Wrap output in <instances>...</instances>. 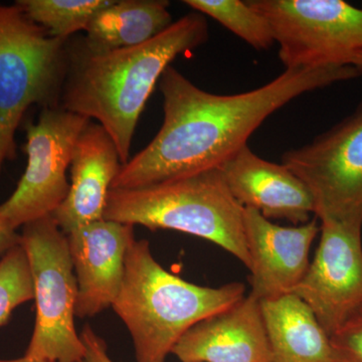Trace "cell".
I'll list each match as a JSON object with an SVG mask.
<instances>
[{
  "label": "cell",
  "instance_id": "52a82bcc",
  "mask_svg": "<svg viewBox=\"0 0 362 362\" xmlns=\"http://www.w3.org/2000/svg\"><path fill=\"white\" fill-rule=\"evenodd\" d=\"M268 21L286 70L354 66L362 52V8L342 0H250Z\"/></svg>",
  "mask_w": 362,
  "mask_h": 362
},
{
  "label": "cell",
  "instance_id": "d6986e66",
  "mask_svg": "<svg viewBox=\"0 0 362 362\" xmlns=\"http://www.w3.org/2000/svg\"><path fill=\"white\" fill-rule=\"evenodd\" d=\"M194 11L206 14L256 49H268L275 44L268 21L240 0H185Z\"/></svg>",
  "mask_w": 362,
  "mask_h": 362
},
{
  "label": "cell",
  "instance_id": "7c38bea8",
  "mask_svg": "<svg viewBox=\"0 0 362 362\" xmlns=\"http://www.w3.org/2000/svg\"><path fill=\"white\" fill-rule=\"evenodd\" d=\"M66 239L77 278L76 316L93 317L113 305L122 286L134 226L101 220L76 228Z\"/></svg>",
  "mask_w": 362,
  "mask_h": 362
},
{
  "label": "cell",
  "instance_id": "9c48e42d",
  "mask_svg": "<svg viewBox=\"0 0 362 362\" xmlns=\"http://www.w3.org/2000/svg\"><path fill=\"white\" fill-rule=\"evenodd\" d=\"M282 163L310 190L320 221L362 220V103Z\"/></svg>",
  "mask_w": 362,
  "mask_h": 362
},
{
  "label": "cell",
  "instance_id": "4fadbf2b",
  "mask_svg": "<svg viewBox=\"0 0 362 362\" xmlns=\"http://www.w3.org/2000/svg\"><path fill=\"white\" fill-rule=\"evenodd\" d=\"M218 169L235 201L268 220H287L300 226L315 213L313 197L303 181L284 164L261 158L247 144Z\"/></svg>",
  "mask_w": 362,
  "mask_h": 362
},
{
  "label": "cell",
  "instance_id": "d4e9b609",
  "mask_svg": "<svg viewBox=\"0 0 362 362\" xmlns=\"http://www.w3.org/2000/svg\"><path fill=\"white\" fill-rule=\"evenodd\" d=\"M352 65L358 66V68L362 69V52H361V54H359L358 56H357L356 58L354 59Z\"/></svg>",
  "mask_w": 362,
  "mask_h": 362
},
{
  "label": "cell",
  "instance_id": "ba28073f",
  "mask_svg": "<svg viewBox=\"0 0 362 362\" xmlns=\"http://www.w3.org/2000/svg\"><path fill=\"white\" fill-rule=\"evenodd\" d=\"M90 119L61 106L44 108L26 125L28 163L13 194L0 204V218L14 230L52 216L70 192L66 169Z\"/></svg>",
  "mask_w": 362,
  "mask_h": 362
},
{
  "label": "cell",
  "instance_id": "ac0fdd59",
  "mask_svg": "<svg viewBox=\"0 0 362 362\" xmlns=\"http://www.w3.org/2000/svg\"><path fill=\"white\" fill-rule=\"evenodd\" d=\"M112 0H18L16 4L52 37L71 39L87 30L90 21Z\"/></svg>",
  "mask_w": 362,
  "mask_h": 362
},
{
  "label": "cell",
  "instance_id": "7402d4cb",
  "mask_svg": "<svg viewBox=\"0 0 362 362\" xmlns=\"http://www.w3.org/2000/svg\"><path fill=\"white\" fill-rule=\"evenodd\" d=\"M80 335L85 346V354L78 362H114L109 356L107 343L95 332L90 324L85 325Z\"/></svg>",
  "mask_w": 362,
  "mask_h": 362
},
{
  "label": "cell",
  "instance_id": "6da1fadb",
  "mask_svg": "<svg viewBox=\"0 0 362 362\" xmlns=\"http://www.w3.org/2000/svg\"><path fill=\"white\" fill-rule=\"evenodd\" d=\"M362 75L356 66L285 70L258 89L218 95L199 89L169 66L159 80L164 119L137 156L121 165L111 189H131L218 168L247 144L274 112L305 93Z\"/></svg>",
  "mask_w": 362,
  "mask_h": 362
},
{
  "label": "cell",
  "instance_id": "277c9868",
  "mask_svg": "<svg viewBox=\"0 0 362 362\" xmlns=\"http://www.w3.org/2000/svg\"><path fill=\"white\" fill-rule=\"evenodd\" d=\"M103 218L195 235L251 268L244 207L230 194L218 168L147 187L110 189Z\"/></svg>",
  "mask_w": 362,
  "mask_h": 362
},
{
  "label": "cell",
  "instance_id": "30bf717a",
  "mask_svg": "<svg viewBox=\"0 0 362 362\" xmlns=\"http://www.w3.org/2000/svg\"><path fill=\"white\" fill-rule=\"evenodd\" d=\"M313 261L291 294L330 335L362 304V220H323Z\"/></svg>",
  "mask_w": 362,
  "mask_h": 362
},
{
  "label": "cell",
  "instance_id": "8fae6325",
  "mask_svg": "<svg viewBox=\"0 0 362 362\" xmlns=\"http://www.w3.org/2000/svg\"><path fill=\"white\" fill-rule=\"evenodd\" d=\"M244 226L251 258V294L259 301L291 294L310 264L312 243L320 230L317 218L304 225L281 226L256 209L244 207Z\"/></svg>",
  "mask_w": 362,
  "mask_h": 362
},
{
  "label": "cell",
  "instance_id": "2e32d148",
  "mask_svg": "<svg viewBox=\"0 0 362 362\" xmlns=\"http://www.w3.org/2000/svg\"><path fill=\"white\" fill-rule=\"evenodd\" d=\"M272 362H340L329 335L294 294L261 301Z\"/></svg>",
  "mask_w": 362,
  "mask_h": 362
},
{
  "label": "cell",
  "instance_id": "5bb4252c",
  "mask_svg": "<svg viewBox=\"0 0 362 362\" xmlns=\"http://www.w3.org/2000/svg\"><path fill=\"white\" fill-rule=\"evenodd\" d=\"M171 354L181 362H272L261 301L245 296L192 326Z\"/></svg>",
  "mask_w": 362,
  "mask_h": 362
},
{
  "label": "cell",
  "instance_id": "603a6c76",
  "mask_svg": "<svg viewBox=\"0 0 362 362\" xmlns=\"http://www.w3.org/2000/svg\"><path fill=\"white\" fill-rule=\"evenodd\" d=\"M20 233L0 218V256L6 255L9 250L20 245Z\"/></svg>",
  "mask_w": 362,
  "mask_h": 362
},
{
  "label": "cell",
  "instance_id": "9a60e30c",
  "mask_svg": "<svg viewBox=\"0 0 362 362\" xmlns=\"http://www.w3.org/2000/svg\"><path fill=\"white\" fill-rule=\"evenodd\" d=\"M121 165L115 143L100 124L90 121L74 150L70 192L52 214L62 232L68 235L103 220L112 182Z\"/></svg>",
  "mask_w": 362,
  "mask_h": 362
},
{
  "label": "cell",
  "instance_id": "5b68a950",
  "mask_svg": "<svg viewBox=\"0 0 362 362\" xmlns=\"http://www.w3.org/2000/svg\"><path fill=\"white\" fill-rule=\"evenodd\" d=\"M69 40L52 37L16 2L0 4V173L16 157V130L26 111L59 106Z\"/></svg>",
  "mask_w": 362,
  "mask_h": 362
},
{
  "label": "cell",
  "instance_id": "ffe728a7",
  "mask_svg": "<svg viewBox=\"0 0 362 362\" xmlns=\"http://www.w3.org/2000/svg\"><path fill=\"white\" fill-rule=\"evenodd\" d=\"M30 300H33L32 273L20 243L0 259V326L6 325L11 313Z\"/></svg>",
  "mask_w": 362,
  "mask_h": 362
},
{
  "label": "cell",
  "instance_id": "44dd1931",
  "mask_svg": "<svg viewBox=\"0 0 362 362\" xmlns=\"http://www.w3.org/2000/svg\"><path fill=\"white\" fill-rule=\"evenodd\" d=\"M340 362H362V304L330 335Z\"/></svg>",
  "mask_w": 362,
  "mask_h": 362
},
{
  "label": "cell",
  "instance_id": "3957f363",
  "mask_svg": "<svg viewBox=\"0 0 362 362\" xmlns=\"http://www.w3.org/2000/svg\"><path fill=\"white\" fill-rule=\"evenodd\" d=\"M245 292L242 283L213 288L187 282L154 259L148 240H135L112 307L130 332L136 361L165 362L187 330L238 303Z\"/></svg>",
  "mask_w": 362,
  "mask_h": 362
},
{
  "label": "cell",
  "instance_id": "e0dca14e",
  "mask_svg": "<svg viewBox=\"0 0 362 362\" xmlns=\"http://www.w3.org/2000/svg\"><path fill=\"white\" fill-rule=\"evenodd\" d=\"M166 0H112L95 16L81 40L92 54H104L149 42L173 25Z\"/></svg>",
  "mask_w": 362,
  "mask_h": 362
},
{
  "label": "cell",
  "instance_id": "7a4b0ae2",
  "mask_svg": "<svg viewBox=\"0 0 362 362\" xmlns=\"http://www.w3.org/2000/svg\"><path fill=\"white\" fill-rule=\"evenodd\" d=\"M204 14L190 13L145 44L92 54L69 40V63L59 106L95 119L115 143L121 163L129 160L138 120L171 62L209 40Z\"/></svg>",
  "mask_w": 362,
  "mask_h": 362
},
{
  "label": "cell",
  "instance_id": "cb8c5ba5",
  "mask_svg": "<svg viewBox=\"0 0 362 362\" xmlns=\"http://www.w3.org/2000/svg\"><path fill=\"white\" fill-rule=\"evenodd\" d=\"M0 362H54L52 361H47V359H35V358H30V357L28 356H23L21 357V358H16V359H0Z\"/></svg>",
  "mask_w": 362,
  "mask_h": 362
},
{
  "label": "cell",
  "instance_id": "8992f818",
  "mask_svg": "<svg viewBox=\"0 0 362 362\" xmlns=\"http://www.w3.org/2000/svg\"><path fill=\"white\" fill-rule=\"evenodd\" d=\"M21 246L30 264L35 324L25 356L78 362L85 346L75 326L78 284L68 239L52 216L23 226Z\"/></svg>",
  "mask_w": 362,
  "mask_h": 362
}]
</instances>
